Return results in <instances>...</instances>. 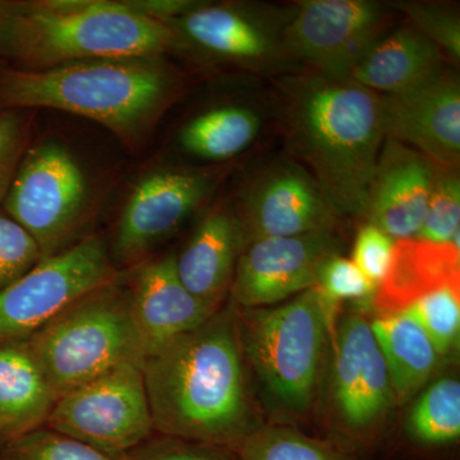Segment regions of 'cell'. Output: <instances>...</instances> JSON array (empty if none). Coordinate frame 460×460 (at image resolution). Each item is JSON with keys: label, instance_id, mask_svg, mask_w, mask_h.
Returning a JSON list of instances; mask_svg holds the SVG:
<instances>
[{"label": "cell", "instance_id": "cell-1", "mask_svg": "<svg viewBox=\"0 0 460 460\" xmlns=\"http://www.w3.org/2000/svg\"><path fill=\"white\" fill-rule=\"evenodd\" d=\"M284 140L337 217H366L372 175L385 141L381 95L307 72L275 81Z\"/></svg>", "mask_w": 460, "mask_h": 460}, {"label": "cell", "instance_id": "cell-2", "mask_svg": "<svg viewBox=\"0 0 460 460\" xmlns=\"http://www.w3.org/2000/svg\"><path fill=\"white\" fill-rule=\"evenodd\" d=\"M233 307L151 354L142 366L155 434L237 452L251 419Z\"/></svg>", "mask_w": 460, "mask_h": 460}, {"label": "cell", "instance_id": "cell-3", "mask_svg": "<svg viewBox=\"0 0 460 460\" xmlns=\"http://www.w3.org/2000/svg\"><path fill=\"white\" fill-rule=\"evenodd\" d=\"M181 44L164 21L137 4L99 2L13 3L4 54L20 68L89 60L156 59Z\"/></svg>", "mask_w": 460, "mask_h": 460}, {"label": "cell", "instance_id": "cell-4", "mask_svg": "<svg viewBox=\"0 0 460 460\" xmlns=\"http://www.w3.org/2000/svg\"><path fill=\"white\" fill-rule=\"evenodd\" d=\"M174 80L157 59L89 60L44 69L0 68V111L47 108L136 141L156 122Z\"/></svg>", "mask_w": 460, "mask_h": 460}, {"label": "cell", "instance_id": "cell-5", "mask_svg": "<svg viewBox=\"0 0 460 460\" xmlns=\"http://www.w3.org/2000/svg\"><path fill=\"white\" fill-rule=\"evenodd\" d=\"M26 339L57 399L111 368L146 359L127 274L75 299Z\"/></svg>", "mask_w": 460, "mask_h": 460}, {"label": "cell", "instance_id": "cell-6", "mask_svg": "<svg viewBox=\"0 0 460 460\" xmlns=\"http://www.w3.org/2000/svg\"><path fill=\"white\" fill-rule=\"evenodd\" d=\"M332 305L314 287L287 304L247 310L239 326L242 350L283 413L302 416L316 398Z\"/></svg>", "mask_w": 460, "mask_h": 460}, {"label": "cell", "instance_id": "cell-7", "mask_svg": "<svg viewBox=\"0 0 460 460\" xmlns=\"http://www.w3.org/2000/svg\"><path fill=\"white\" fill-rule=\"evenodd\" d=\"M45 426L119 460L155 434L142 366L124 363L69 390Z\"/></svg>", "mask_w": 460, "mask_h": 460}, {"label": "cell", "instance_id": "cell-8", "mask_svg": "<svg viewBox=\"0 0 460 460\" xmlns=\"http://www.w3.org/2000/svg\"><path fill=\"white\" fill-rule=\"evenodd\" d=\"M87 198L89 186L77 160L63 145L47 142L23 154L3 205L44 259L75 244Z\"/></svg>", "mask_w": 460, "mask_h": 460}, {"label": "cell", "instance_id": "cell-9", "mask_svg": "<svg viewBox=\"0 0 460 460\" xmlns=\"http://www.w3.org/2000/svg\"><path fill=\"white\" fill-rule=\"evenodd\" d=\"M118 274L111 251L98 235L44 257L0 290V339L30 337L75 299Z\"/></svg>", "mask_w": 460, "mask_h": 460}, {"label": "cell", "instance_id": "cell-10", "mask_svg": "<svg viewBox=\"0 0 460 460\" xmlns=\"http://www.w3.org/2000/svg\"><path fill=\"white\" fill-rule=\"evenodd\" d=\"M390 18L389 7L372 0L298 2L284 27V56L314 74L348 80L363 54L389 31Z\"/></svg>", "mask_w": 460, "mask_h": 460}, {"label": "cell", "instance_id": "cell-11", "mask_svg": "<svg viewBox=\"0 0 460 460\" xmlns=\"http://www.w3.org/2000/svg\"><path fill=\"white\" fill-rule=\"evenodd\" d=\"M337 247L332 229L250 242L235 266L233 304L246 310L265 308L316 287L321 263L337 253Z\"/></svg>", "mask_w": 460, "mask_h": 460}, {"label": "cell", "instance_id": "cell-12", "mask_svg": "<svg viewBox=\"0 0 460 460\" xmlns=\"http://www.w3.org/2000/svg\"><path fill=\"white\" fill-rule=\"evenodd\" d=\"M237 217L243 247L257 239L332 229L338 217L319 184L296 160H278L257 172L242 193Z\"/></svg>", "mask_w": 460, "mask_h": 460}, {"label": "cell", "instance_id": "cell-13", "mask_svg": "<svg viewBox=\"0 0 460 460\" xmlns=\"http://www.w3.org/2000/svg\"><path fill=\"white\" fill-rule=\"evenodd\" d=\"M206 172L159 171L138 181L124 205L111 256L114 265L135 268L160 242L180 229L210 192Z\"/></svg>", "mask_w": 460, "mask_h": 460}, {"label": "cell", "instance_id": "cell-14", "mask_svg": "<svg viewBox=\"0 0 460 460\" xmlns=\"http://www.w3.org/2000/svg\"><path fill=\"white\" fill-rule=\"evenodd\" d=\"M289 12L263 5H199L169 21L180 38L229 62L268 66L286 60L284 27Z\"/></svg>", "mask_w": 460, "mask_h": 460}, {"label": "cell", "instance_id": "cell-15", "mask_svg": "<svg viewBox=\"0 0 460 460\" xmlns=\"http://www.w3.org/2000/svg\"><path fill=\"white\" fill-rule=\"evenodd\" d=\"M332 385L343 429L350 440H365L392 404L394 393L371 325L359 314L339 323Z\"/></svg>", "mask_w": 460, "mask_h": 460}, {"label": "cell", "instance_id": "cell-16", "mask_svg": "<svg viewBox=\"0 0 460 460\" xmlns=\"http://www.w3.org/2000/svg\"><path fill=\"white\" fill-rule=\"evenodd\" d=\"M381 114L386 138L436 164L459 168L460 86L456 75L444 71L408 93L381 95Z\"/></svg>", "mask_w": 460, "mask_h": 460}, {"label": "cell", "instance_id": "cell-17", "mask_svg": "<svg viewBox=\"0 0 460 460\" xmlns=\"http://www.w3.org/2000/svg\"><path fill=\"white\" fill-rule=\"evenodd\" d=\"M131 270L127 280L133 320L146 358L198 329L220 310L193 296L181 284L174 255L145 260Z\"/></svg>", "mask_w": 460, "mask_h": 460}, {"label": "cell", "instance_id": "cell-18", "mask_svg": "<svg viewBox=\"0 0 460 460\" xmlns=\"http://www.w3.org/2000/svg\"><path fill=\"white\" fill-rule=\"evenodd\" d=\"M438 164L419 151L385 138L372 175L368 223L394 241L416 238L425 219Z\"/></svg>", "mask_w": 460, "mask_h": 460}, {"label": "cell", "instance_id": "cell-19", "mask_svg": "<svg viewBox=\"0 0 460 460\" xmlns=\"http://www.w3.org/2000/svg\"><path fill=\"white\" fill-rule=\"evenodd\" d=\"M441 289L460 292L459 237L452 243L419 238L395 241L383 280L375 290V307L383 316L402 313Z\"/></svg>", "mask_w": 460, "mask_h": 460}, {"label": "cell", "instance_id": "cell-20", "mask_svg": "<svg viewBox=\"0 0 460 460\" xmlns=\"http://www.w3.org/2000/svg\"><path fill=\"white\" fill-rule=\"evenodd\" d=\"M242 248L243 230L237 214L217 206L175 256L178 278L193 296L219 308L232 286Z\"/></svg>", "mask_w": 460, "mask_h": 460}, {"label": "cell", "instance_id": "cell-21", "mask_svg": "<svg viewBox=\"0 0 460 460\" xmlns=\"http://www.w3.org/2000/svg\"><path fill=\"white\" fill-rule=\"evenodd\" d=\"M444 53L408 25L386 31L363 54L348 81L378 95H399L443 74Z\"/></svg>", "mask_w": 460, "mask_h": 460}, {"label": "cell", "instance_id": "cell-22", "mask_svg": "<svg viewBox=\"0 0 460 460\" xmlns=\"http://www.w3.org/2000/svg\"><path fill=\"white\" fill-rule=\"evenodd\" d=\"M56 401L27 339H0V445L47 425Z\"/></svg>", "mask_w": 460, "mask_h": 460}, {"label": "cell", "instance_id": "cell-23", "mask_svg": "<svg viewBox=\"0 0 460 460\" xmlns=\"http://www.w3.org/2000/svg\"><path fill=\"white\" fill-rule=\"evenodd\" d=\"M371 330L385 359L394 396L410 398L435 371L438 350L419 323L402 313L378 317Z\"/></svg>", "mask_w": 460, "mask_h": 460}, {"label": "cell", "instance_id": "cell-24", "mask_svg": "<svg viewBox=\"0 0 460 460\" xmlns=\"http://www.w3.org/2000/svg\"><path fill=\"white\" fill-rule=\"evenodd\" d=\"M261 128L259 115L247 107L226 105L210 109L181 128V147L190 155L223 162L243 153Z\"/></svg>", "mask_w": 460, "mask_h": 460}, {"label": "cell", "instance_id": "cell-25", "mask_svg": "<svg viewBox=\"0 0 460 460\" xmlns=\"http://www.w3.org/2000/svg\"><path fill=\"white\" fill-rule=\"evenodd\" d=\"M405 436L420 450L447 449L460 438V384L440 378L420 394L405 422Z\"/></svg>", "mask_w": 460, "mask_h": 460}, {"label": "cell", "instance_id": "cell-26", "mask_svg": "<svg viewBox=\"0 0 460 460\" xmlns=\"http://www.w3.org/2000/svg\"><path fill=\"white\" fill-rule=\"evenodd\" d=\"M237 456L238 460H356L334 444L281 426L257 428L244 438Z\"/></svg>", "mask_w": 460, "mask_h": 460}, {"label": "cell", "instance_id": "cell-27", "mask_svg": "<svg viewBox=\"0 0 460 460\" xmlns=\"http://www.w3.org/2000/svg\"><path fill=\"white\" fill-rule=\"evenodd\" d=\"M459 168L438 164L428 210L416 238L434 243H452L459 237Z\"/></svg>", "mask_w": 460, "mask_h": 460}, {"label": "cell", "instance_id": "cell-28", "mask_svg": "<svg viewBox=\"0 0 460 460\" xmlns=\"http://www.w3.org/2000/svg\"><path fill=\"white\" fill-rule=\"evenodd\" d=\"M426 332L438 356L453 352L459 343L460 292L441 289L429 293L402 311Z\"/></svg>", "mask_w": 460, "mask_h": 460}, {"label": "cell", "instance_id": "cell-29", "mask_svg": "<svg viewBox=\"0 0 460 460\" xmlns=\"http://www.w3.org/2000/svg\"><path fill=\"white\" fill-rule=\"evenodd\" d=\"M0 460H115L42 426L0 445Z\"/></svg>", "mask_w": 460, "mask_h": 460}, {"label": "cell", "instance_id": "cell-30", "mask_svg": "<svg viewBox=\"0 0 460 460\" xmlns=\"http://www.w3.org/2000/svg\"><path fill=\"white\" fill-rule=\"evenodd\" d=\"M393 7L401 9L411 26L429 39L453 60L460 59V22L453 8L438 3L404 2Z\"/></svg>", "mask_w": 460, "mask_h": 460}, {"label": "cell", "instance_id": "cell-31", "mask_svg": "<svg viewBox=\"0 0 460 460\" xmlns=\"http://www.w3.org/2000/svg\"><path fill=\"white\" fill-rule=\"evenodd\" d=\"M41 259L40 248L31 235L0 211V290L23 277Z\"/></svg>", "mask_w": 460, "mask_h": 460}, {"label": "cell", "instance_id": "cell-32", "mask_svg": "<svg viewBox=\"0 0 460 460\" xmlns=\"http://www.w3.org/2000/svg\"><path fill=\"white\" fill-rule=\"evenodd\" d=\"M119 460H238L237 452L154 434Z\"/></svg>", "mask_w": 460, "mask_h": 460}, {"label": "cell", "instance_id": "cell-33", "mask_svg": "<svg viewBox=\"0 0 460 460\" xmlns=\"http://www.w3.org/2000/svg\"><path fill=\"white\" fill-rule=\"evenodd\" d=\"M314 288L332 305L344 299L365 298L372 292L375 295L376 290L352 260L338 253L329 256L321 263Z\"/></svg>", "mask_w": 460, "mask_h": 460}, {"label": "cell", "instance_id": "cell-34", "mask_svg": "<svg viewBox=\"0 0 460 460\" xmlns=\"http://www.w3.org/2000/svg\"><path fill=\"white\" fill-rule=\"evenodd\" d=\"M394 244V239L370 223L365 224L357 233L352 261L375 289L385 275Z\"/></svg>", "mask_w": 460, "mask_h": 460}, {"label": "cell", "instance_id": "cell-35", "mask_svg": "<svg viewBox=\"0 0 460 460\" xmlns=\"http://www.w3.org/2000/svg\"><path fill=\"white\" fill-rule=\"evenodd\" d=\"M26 128L16 111H0V204L25 154Z\"/></svg>", "mask_w": 460, "mask_h": 460}, {"label": "cell", "instance_id": "cell-36", "mask_svg": "<svg viewBox=\"0 0 460 460\" xmlns=\"http://www.w3.org/2000/svg\"><path fill=\"white\" fill-rule=\"evenodd\" d=\"M12 8H13V3L0 2V53H4Z\"/></svg>", "mask_w": 460, "mask_h": 460}]
</instances>
